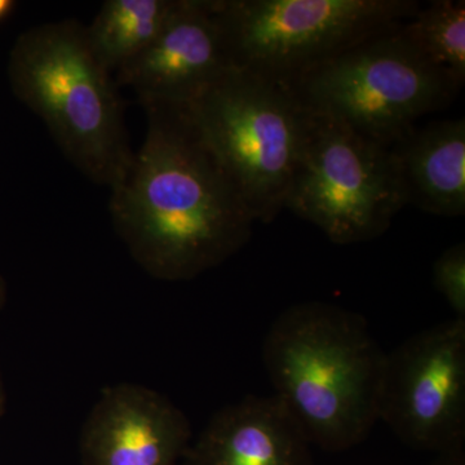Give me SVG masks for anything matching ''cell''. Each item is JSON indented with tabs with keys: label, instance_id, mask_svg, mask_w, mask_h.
I'll return each mask as SVG.
<instances>
[{
	"label": "cell",
	"instance_id": "1",
	"mask_svg": "<svg viewBox=\"0 0 465 465\" xmlns=\"http://www.w3.org/2000/svg\"><path fill=\"white\" fill-rule=\"evenodd\" d=\"M142 148L110 189V215L150 277L188 281L250 241L255 220L182 108L146 109Z\"/></svg>",
	"mask_w": 465,
	"mask_h": 465
},
{
	"label": "cell",
	"instance_id": "2",
	"mask_svg": "<svg viewBox=\"0 0 465 465\" xmlns=\"http://www.w3.org/2000/svg\"><path fill=\"white\" fill-rule=\"evenodd\" d=\"M385 356L365 317L322 302L287 308L262 344L274 396L327 452L360 445L378 423Z\"/></svg>",
	"mask_w": 465,
	"mask_h": 465
},
{
	"label": "cell",
	"instance_id": "3",
	"mask_svg": "<svg viewBox=\"0 0 465 465\" xmlns=\"http://www.w3.org/2000/svg\"><path fill=\"white\" fill-rule=\"evenodd\" d=\"M12 92L35 113L65 157L91 182L112 189L134 157L118 84L76 20L43 24L9 54Z\"/></svg>",
	"mask_w": 465,
	"mask_h": 465
},
{
	"label": "cell",
	"instance_id": "4",
	"mask_svg": "<svg viewBox=\"0 0 465 465\" xmlns=\"http://www.w3.org/2000/svg\"><path fill=\"white\" fill-rule=\"evenodd\" d=\"M183 108L255 223L273 222L284 210L307 110L286 84L235 67Z\"/></svg>",
	"mask_w": 465,
	"mask_h": 465
},
{
	"label": "cell",
	"instance_id": "5",
	"mask_svg": "<svg viewBox=\"0 0 465 465\" xmlns=\"http://www.w3.org/2000/svg\"><path fill=\"white\" fill-rule=\"evenodd\" d=\"M400 26L312 67L286 84L291 94L309 112L339 119L382 145L405 139L419 118L448 105L460 88Z\"/></svg>",
	"mask_w": 465,
	"mask_h": 465
},
{
	"label": "cell",
	"instance_id": "6",
	"mask_svg": "<svg viewBox=\"0 0 465 465\" xmlns=\"http://www.w3.org/2000/svg\"><path fill=\"white\" fill-rule=\"evenodd\" d=\"M229 64L287 84L418 11L411 0H213Z\"/></svg>",
	"mask_w": 465,
	"mask_h": 465
},
{
	"label": "cell",
	"instance_id": "7",
	"mask_svg": "<svg viewBox=\"0 0 465 465\" xmlns=\"http://www.w3.org/2000/svg\"><path fill=\"white\" fill-rule=\"evenodd\" d=\"M406 204L391 146L307 110L286 210L345 246L381 237Z\"/></svg>",
	"mask_w": 465,
	"mask_h": 465
},
{
	"label": "cell",
	"instance_id": "8",
	"mask_svg": "<svg viewBox=\"0 0 465 465\" xmlns=\"http://www.w3.org/2000/svg\"><path fill=\"white\" fill-rule=\"evenodd\" d=\"M379 420L414 449L464 448L465 320L425 329L385 356Z\"/></svg>",
	"mask_w": 465,
	"mask_h": 465
},
{
	"label": "cell",
	"instance_id": "9",
	"mask_svg": "<svg viewBox=\"0 0 465 465\" xmlns=\"http://www.w3.org/2000/svg\"><path fill=\"white\" fill-rule=\"evenodd\" d=\"M213 0H173L154 42L115 73L143 109L182 108L229 69Z\"/></svg>",
	"mask_w": 465,
	"mask_h": 465
},
{
	"label": "cell",
	"instance_id": "10",
	"mask_svg": "<svg viewBox=\"0 0 465 465\" xmlns=\"http://www.w3.org/2000/svg\"><path fill=\"white\" fill-rule=\"evenodd\" d=\"M191 421L152 388L119 382L101 391L81 433L84 465H180Z\"/></svg>",
	"mask_w": 465,
	"mask_h": 465
},
{
	"label": "cell",
	"instance_id": "11",
	"mask_svg": "<svg viewBox=\"0 0 465 465\" xmlns=\"http://www.w3.org/2000/svg\"><path fill=\"white\" fill-rule=\"evenodd\" d=\"M311 446L274 394L247 396L211 418L182 465H313Z\"/></svg>",
	"mask_w": 465,
	"mask_h": 465
},
{
	"label": "cell",
	"instance_id": "12",
	"mask_svg": "<svg viewBox=\"0 0 465 465\" xmlns=\"http://www.w3.org/2000/svg\"><path fill=\"white\" fill-rule=\"evenodd\" d=\"M407 204L430 215L465 213V121L434 122L391 146Z\"/></svg>",
	"mask_w": 465,
	"mask_h": 465
},
{
	"label": "cell",
	"instance_id": "13",
	"mask_svg": "<svg viewBox=\"0 0 465 465\" xmlns=\"http://www.w3.org/2000/svg\"><path fill=\"white\" fill-rule=\"evenodd\" d=\"M173 0H106L90 26L87 41L101 65L118 73L154 42Z\"/></svg>",
	"mask_w": 465,
	"mask_h": 465
},
{
	"label": "cell",
	"instance_id": "14",
	"mask_svg": "<svg viewBox=\"0 0 465 465\" xmlns=\"http://www.w3.org/2000/svg\"><path fill=\"white\" fill-rule=\"evenodd\" d=\"M401 33L434 66L458 85L465 82V3L436 0L419 7Z\"/></svg>",
	"mask_w": 465,
	"mask_h": 465
},
{
	"label": "cell",
	"instance_id": "15",
	"mask_svg": "<svg viewBox=\"0 0 465 465\" xmlns=\"http://www.w3.org/2000/svg\"><path fill=\"white\" fill-rule=\"evenodd\" d=\"M434 286L457 318L465 320V244L443 251L433 265Z\"/></svg>",
	"mask_w": 465,
	"mask_h": 465
},
{
	"label": "cell",
	"instance_id": "16",
	"mask_svg": "<svg viewBox=\"0 0 465 465\" xmlns=\"http://www.w3.org/2000/svg\"><path fill=\"white\" fill-rule=\"evenodd\" d=\"M433 465H465L464 448L442 452Z\"/></svg>",
	"mask_w": 465,
	"mask_h": 465
},
{
	"label": "cell",
	"instance_id": "17",
	"mask_svg": "<svg viewBox=\"0 0 465 465\" xmlns=\"http://www.w3.org/2000/svg\"><path fill=\"white\" fill-rule=\"evenodd\" d=\"M16 5L17 3L14 2V0H0V23L11 16Z\"/></svg>",
	"mask_w": 465,
	"mask_h": 465
},
{
	"label": "cell",
	"instance_id": "18",
	"mask_svg": "<svg viewBox=\"0 0 465 465\" xmlns=\"http://www.w3.org/2000/svg\"><path fill=\"white\" fill-rule=\"evenodd\" d=\"M5 300H7V287H5L3 278L0 277V309L5 307Z\"/></svg>",
	"mask_w": 465,
	"mask_h": 465
},
{
	"label": "cell",
	"instance_id": "19",
	"mask_svg": "<svg viewBox=\"0 0 465 465\" xmlns=\"http://www.w3.org/2000/svg\"><path fill=\"white\" fill-rule=\"evenodd\" d=\"M5 409V391L3 387L2 376H0V416L3 415Z\"/></svg>",
	"mask_w": 465,
	"mask_h": 465
}]
</instances>
